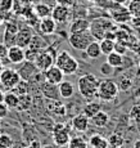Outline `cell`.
Segmentation results:
<instances>
[{
  "instance_id": "31",
  "label": "cell",
  "mask_w": 140,
  "mask_h": 148,
  "mask_svg": "<svg viewBox=\"0 0 140 148\" xmlns=\"http://www.w3.org/2000/svg\"><path fill=\"white\" fill-rule=\"evenodd\" d=\"M68 148H89V143L82 136H73L68 142Z\"/></svg>"
},
{
  "instance_id": "51",
  "label": "cell",
  "mask_w": 140,
  "mask_h": 148,
  "mask_svg": "<svg viewBox=\"0 0 140 148\" xmlns=\"http://www.w3.org/2000/svg\"><path fill=\"white\" fill-rule=\"evenodd\" d=\"M0 125H1V119H0Z\"/></svg>"
},
{
  "instance_id": "49",
  "label": "cell",
  "mask_w": 140,
  "mask_h": 148,
  "mask_svg": "<svg viewBox=\"0 0 140 148\" xmlns=\"http://www.w3.org/2000/svg\"><path fill=\"white\" fill-rule=\"evenodd\" d=\"M41 148H53L51 146H45V147H41Z\"/></svg>"
},
{
  "instance_id": "43",
  "label": "cell",
  "mask_w": 140,
  "mask_h": 148,
  "mask_svg": "<svg viewBox=\"0 0 140 148\" xmlns=\"http://www.w3.org/2000/svg\"><path fill=\"white\" fill-rule=\"evenodd\" d=\"M130 116L134 117V119H139L140 117V106H134L132 108H131Z\"/></svg>"
},
{
  "instance_id": "17",
  "label": "cell",
  "mask_w": 140,
  "mask_h": 148,
  "mask_svg": "<svg viewBox=\"0 0 140 148\" xmlns=\"http://www.w3.org/2000/svg\"><path fill=\"white\" fill-rule=\"evenodd\" d=\"M17 32H18V28H17V26L14 23L7 25V28H5V32H4V44L8 48L12 47V45H16Z\"/></svg>"
},
{
  "instance_id": "48",
  "label": "cell",
  "mask_w": 140,
  "mask_h": 148,
  "mask_svg": "<svg viewBox=\"0 0 140 148\" xmlns=\"http://www.w3.org/2000/svg\"><path fill=\"white\" fill-rule=\"evenodd\" d=\"M3 101H4V92L0 89V102H3Z\"/></svg>"
},
{
  "instance_id": "52",
  "label": "cell",
  "mask_w": 140,
  "mask_h": 148,
  "mask_svg": "<svg viewBox=\"0 0 140 148\" xmlns=\"http://www.w3.org/2000/svg\"><path fill=\"white\" fill-rule=\"evenodd\" d=\"M116 148H124V147H116Z\"/></svg>"
},
{
  "instance_id": "39",
  "label": "cell",
  "mask_w": 140,
  "mask_h": 148,
  "mask_svg": "<svg viewBox=\"0 0 140 148\" xmlns=\"http://www.w3.org/2000/svg\"><path fill=\"white\" fill-rule=\"evenodd\" d=\"M8 113H9V108L8 106L4 103V102H0V119H4L8 116Z\"/></svg>"
},
{
  "instance_id": "37",
  "label": "cell",
  "mask_w": 140,
  "mask_h": 148,
  "mask_svg": "<svg viewBox=\"0 0 140 148\" xmlns=\"http://www.w3.org/2000/svg\"><path fill=\"white\" fill-rule=\"evenodd\" d=\"M13 138L8 134H0V148H12Z\"/></svg>"
},
{
  "instance_id": "42",
  "label": "cell",
  "mask_w": 140,
  "mask_h": 148,
  "mask_svg": "<svg viewBox=\"0 0 140 148\" xmlns=\"http://www.w3.org/2000/svg\"><path fill=\"white\" fill-rule=\"evenodd\" d=\"M7 56H8V47L1 42L0 44V59H7Z\"/></svg>"
},
{
  "instance_id": "20",
  "label": "cell",
  "mask_w": 140,
  "mask_h": 148,
  "mask_svg": "<svg viewBox=\"0 0 140 148\" xmlns=\"http://www.w3.org/2000/svg\"><path fill=\"white\" fill-rule=\"evenodd\" d=\"M46 108L48 111L54 115L58 116H64L66 115V107L61 101H57V99H48L46 102Z\"/></svg>"
},
{
  "instance_id": "54",
  "label": "cell",
  "mask_w": 140,
  "mask_h": 148,
  "mask_svg": "<svg viewBox=\"0 0 140 148\" xmlns=\"http://www.w3.org/2000/svg\"><path fill=\"white\" fill-rule=\"evenodd\" d=\"M0 134H1V133H0Z\"/></svg>"
},
{
  "instance_id": "23",
  "label": "cell",
  "mask_w": 140,
  "mask_h": 148,
  "mask_svg": "<svg viewBox=\"0 0 140 148\" xmlns=\"http://www.w3.org/2000/svg\"><path fill=\"white\" fill-rule=\"evenodd\" d=\"M85 53H86V56L89 57L91 59H96L99 58V57L102 56V50H100V45H99V41L94 40L91 41L89 45H87V48L85 49Z\"/></svg>"
},
{
  "instance_id": "28",
  "label": "cell",
  "mask_w": 140,
  "mask_h": 148,
  "mask_svg": "<svg viewBox=\"0 0 140 148\" xmlns=\"http://www.w3.org/2000/svg\"><path fill=\"white\" fill-rule=\"evenodd\" d=\"M4 102L8 106V108H18L19 104V95H17L14 92H8L7 94H4Z\"/></svg>"
},
{
  "instance_id": "4",
  "label": "cell",
  "mask_w": 140,
  "mask_h": 148,
  "mask_svg": "<svg viewBox=\"0 0 140 148\" xmlns=\"http://www.w3.org/2000/svg\"><path fill=\"white\" fill-rule=\"evenodd\" d=\"M118 86H117V82L112 79L107 77L103 79V80H99V88H98V97L100 101L104 102H112L113 99L117 98L118 95Z\"/></svg>"
},
{
  "instance_id": "47",
  "label": "cell",
  "mask_w": 140,
  "mask_h": 148,
  "mask_svg": "<svg viewBox=\"0 0 140 148\" xmlns=\"http://www.w3.org/2000/svg\"><path fill=\"white\" fill-rule=\"evenodd\" d=\"M4 70V61L3 59H0V72Z\"/></svg>"
},
{
  "instance_id": "10",
  "label": "cell",
  "mask_w": 140,
  "mask_h": 148,
  "mask_svg": "<svg viewBox=\"0 0 140 148\" xmlns=\"http://www.w3.org/2000/svg\"><path fill=\"white\" fill-rule=\"evenodd\" d=\"M50 17L57 23H66L71 18V8L62 7V5H55L54 8H51Z\"/></svg>"
},
{
  "instance_id": "50",
  "label": "cell",
  "mask_w": 140,
  "mask_h": 148,
  "mask_svg": "<svg viewBox=\"0 0 140 148\" xmlns=\"http://www.w3.org/2000/svg\"><path fill=\"white\" fill-rule=\"evenodd\" d=\"M0 23H1V17H0Z\"/></svg>"
},
{
  "instance_id": "34",
  "label": "cell",
  "mask_w": 140,
  "mask_h": 148,
  "mask_svg": "<svg viewBox=\"0 0 140 148\" xmlns=\"http://www.w3.org/2000/svg\"><path fill=\"white\" fill-rule=\"evenodd\" d=\"M127 9L131 17H140V0H130Z\"/></svg>"
},
{
  "instance_id": "6",
  "label": "cell",
  "mask_w": 140,
  "mask_h": 148,
  "mask_svg": "<svg viewBox=\"0 0 140 148\" xmlns=\"http://www.w3.org/2000/svg\"><path fill=\"white\" fill-rule=\"evenodd\" d=\"M21 80L22 79H21V76H19L18 71L14 70V68L4 67V70L0 72V85H1L5 90L14 89V86Z\"/></svg>"
},
{
  "instance_id": "46",
  "label": "cell",
  "mask_w": 140,
  "mask_h": 148,
  "mask_svg": "<svg viewBox=\"0 0 140 148\" xmlns=\"http://www.w3.org/2000/svg\"><path fill=\"white\" fill-rule=\"evenodd\" d=\"M132 148H140V139H138V140L134 142V147Z\"/></svg>"
},
{
  "instance_id": "9",
  "label": "cell",
  "mask_w": 140,
  "mask_h": 148,
  "mask_svg": "<svg viewBox=\"0 0 140 148\" xmlns=\"http://www.w3.org/2000/svg\"><path fill=\"white\" fill-rule=\"evenodd\" d=\"M33 35H35L33 30H32V27H30V26H25L22 28H18V32H17V36H16V45L26 49V48L30 45V41Z\"/></svg>"
},
{
  "instance_id": "40",
  "label": "cell",
  "mask_w": 140,
  "mask_h": 148,
  "mask_svg": "<svg viewBox=\"0 0 140 148\" xmlns=\"http://www.w3.org/2000/svg\"><path fill=\"white\" fill-rule=\"evenodd\" d=\"M57 5H62V7L72 8L75 5V0H55Z\"/></svg>"
},
{
  "instance_id": "25",
  "label": "cell",
  "mask_w": 140,
  "mask_h": 148,
  "mask_svg": "<svg viewBox=\"0 0 140 148\" xmlns=\"http://www.w3.org/2000/svg\"><path fill=\"white\" fill-rule=\"evenodd\" d=\"M90 120L93 122V125H95L96 127H103L109 122V115H108L107 112H104V111H99V112L96 113L94 117H91Z\"/></svg>"
},
{
  "instance_id": "45",
  "label": "cell",
  "mask_w": 140,
  "mask_h": 148,
  "mask_svg": "<svg viewBox=\"0 0 140 148\" xmlns=\"http://www.w3.org/2000/svg\"><path fill=\"white\" fill-rule=\"evenodd\" d=\"M26 148H41V144H40V142H38V140H33V142H31L30 146Z\"/></svg>"
},
{
  "instance_id": "11",
  "label": "cell",
  "mask_w": 140,
  "mask_h": 148,
  "mask_svg": "<svg viewBox=\"0 0 140 148\" xmlns=\"http://www.w3.org/2000/svg\"><path fill=\"white\" fill-rule=\"evenodd\" d=\"M21 64H22V66L18 70V73H19V76H21L22 80H25V81L31 80V79L35 77L36 73L39 72L38 67H36V64L33 63V62L23 61Z\"/></svg>"
},
{
  "instance_id": "35",
  "label": "cell",
  "mask_w": 140,
  "mask_h": 148,
  "mask_svg": "<svg viewBox=\"0 0 140 148\" xmlns=\"http://www.w3.org/2000/svg\"><path fill=\"white\" fill-rule=\"evenodd\" d=\"M117 86H118L120 92H126V90H128L131 86H132V80L126 77V76H125V77L122 76V77L120 79V81L117 82Z\"/></svg>"
},
{
  "instance_id": "53",
  "label": "cell",
  "mask_w": 140,
  "mask_h": 148,
  "mask_svg": "<svg viewBox=\"0 0 140 148\" xmlns=\"http://www.w3.org/2000/svg\"><path fill=\"white\" fill-rule=\"evenodd\" d=\"M139 67H140V61H139Z\"/></svg>"
},
{
  "instance_id": "24",
  "label": "cell",
  "mask_w": 140,
  "mask_h": 148,
  "mask_svg": "<svg viewBox=\"0 0 140 148\" xmlns=\"http://www.w3.org/2000/svg\"><path fill=\"white\" fill-rule=\"evenodd\" d=\"M99 111H102L100 103H98V102H89V103L85 104L84 110H82V113H84L86 117L91 119V117H94Z\"/></svg>"
},
{
  "instance_id": "21",
  "label": "cell",
  "mask_w": 140,
  "mask_h": 148,
  "mask_svg": "<svg viewBox=\"0 0 140 148\" xmlns=\"http://www.w3.org/2000/svg\"><path fill=\"white\" fill-rule=\"evenodd\" d=\"M58 90H59V95L61 98L68 99L75 94V86L71 81H66L63 80L61 84H58Z\"/></svg>"
},
{
  "instance_id": "1",
  "label": "cell",
  "mask_w": 140,
  "mask_h": 148,
  "mask_svg": "<svg viewBox=\"0 0 140 148\" xmlns=\"http://www.w3.org/2000/svg\"><path fill=\"white\" fill-rule=\"evenodd\" d=\"M89 31L94 39L102 40V39H112L116 40V27H113V22L107 18H98L90 22Z\"/></svg>"
},
{
  "instance_id": "30",
  "label": "cell",
  "mask_w": 140,
  "mask_h": 148,
  "mask_svg": "<svg viewBox=\"0 0 140 148\" xmlns=\"http://www.w3.org/2000/svg\"><path fill=\"white\" fill-rule=\"evenodd\" d=\"M33 10H35V14L39 17L40 19L45 18V17H49L51 14V8L49 7V5H46V4H42V3L36 4L35 8H33Z\"/></svg>"
},
{
  "instance_id": "12",
  "label": "cell",
  "mask_w": 140,
  "mask_h": 148,
  "mask_svg": "<svg viewBox=\"0 0 140 148\" xmlns=\"http://www.w3.org/2000/svg\"><path fill=\"white\" fill-rule=\"evenodd\" d=\"M44 76H45V80L53 85H58L64 80V73L55 64L51 66L50 68H48L46 71H44Z\"/></svg>"
},
{
  "instance_id": "3",
  "label": "cell",
  "mask_w": 140,
  "mask_h": 148,
  "mask_svg": "<svg viewBox=\"0 0 140 148\" xmlns=\"http://www.w3.org/2000/svg\"><path fill=\"white\" fill-rule=\"evenodd\" d=\"M55 64L59 70L66 75H73L79 70V62L75 57H72L67 50H62L57 54L55 57Z\"/></svg>"
},
{
  "instance_id": "41",
  "label": "cell",
  "mask_w": 140,
  "mask_h": 148,
  "mask_svg": "<svg viewBox=\"0 0 140 148\" xmlns=\"http://www.w3.org/2000/svg\"><path fill=\"white\" fill-rule=\"evenodd\" d=\"M100 72L103 73V75H111V73L113 72V68L109 66V64L107 63V62H105L104 64H102V67H100Z\"/></svg>"
},
{
  "instance_id": "18",
  "label": "cell",
  "mask_w": 140,
  "mask_h": 148,
  "mask_svg": "<svg viewBox=\"0 0 140 148\" xmlns=\"http://www.w3.org/2000/svg\"><path fill=\"white\" fill-rule=\"evenodd\" d=\"M90 28V22L85 18H76L75 21H72V23L70 25V32L71 34H79V32H85L89 31Z\"/></svg>"
},
{
  "instance_id": "19",
  "label": "cell",
  "mask_w": 140,
  "mask_h": 148,
  "mask_svg": "<svg viewBox=\"0 0 140 148\" xmlns=\"http://www.w3.org/2000/svg\"><path fill=\"white\" fill-rule=\"evenodd\" d=\"M41 92L48 99H57V101H59V98H61L59 90H58V85L49 84L48 81L41 84Z\"/></svg>"
},
{
  "instance_id": "27",
  "label": "cell",
  "mask_w": 140,
  "mask_h": 148,
  "mask_svg": "<svg viewBox=\"0 0 140 148\" xmlns=\"http://www.w3.org/2000/svg\"><path fill=\"white\" fill-rule=\"evenodd\" d=\"M46 47H48L46 41H45L44 39H41V36L33 35L32 39H31V41H30V45H28L27 48H30V49H33V50H38V52H41V50L45 49Z\"/></svg>"
},
{
  "instance_id": "14",
  "label": "cell",
  "mask_w": 140,
  "mask_h": 148,
  "mask_svg": "<svg viewBox=\"0 0 140 148\" xmlns=\"http://www.w3.org/2000/svg\"><path fill=\"white\" fill-rule=\"evenodd\" d=\"M7 59L10 63L14 64H21L25 61V49L18 45H12L8 48V56Z\"/></svg>"
},
{
  "instance_id": "33",
  "label": "cell",
  "mask_w": 140,
  "mask_h": 148,
  "mask_svg": "<svg viewBox=\"0 0 140 148\" xmlns=\"http://www.w3.org/2000/svg\"><path fill=\"white\" fill-rule=\"evenodd\" d=\"M17 95H25L28 94V90H30V86H28V81L21 80L18 84L14 86V89H12Z\"/></svg>"
},
{
  "instance_id": "38",
  "label": "cell",
  "mask_w": 140,
  "mask_h": 148,
  "mask_svg": "<svg viewBox=\"0 0 140 148\" xmlns=\"http://www.w3.org/2000/svg\"><path fill=\"white\" fill-rule=\"evenodd\" d=\"M115 52L118 53V54H121V56H124V54L127 52V47L125 44H122V42L116 41V44H115Z\"/></svg>"
},
{
  "instance_id": "15",
  "label": "cell",
  "mask_w": 140,
  "mask_h": 148,
  "mask_svg": "<svg viewBox=\"0 0 140 148\" xmlns=\"http://www.w3.org/2000/svg\"><path fill=\"white\" fill-rule=\"evenodd\" d=\"M38 27H39V31L42 35H51V34L55 32L57 22L49 16V17H45V18L40 19Z\"/></svg>"
},
{
  "instance_id": "16",
  "label": "cell",
  "mask_w": 140,
  "mask_h": 148,
  "mask_svg": "<svg viewBox=\"0 0 140 148\" xmlns=\"http://www.w3.org/2000/svg\"><path fill=\"white\" fill-rule=\"evenodd\" d=\"M89 122H90V119L86 117L84 113H80V115L75 116L71 121V126L76 130V132H86L87 127H89Z\"/></svg>"
},
{
  "instance_id": "22",
  "label": "cell",
  "mask_w": 140,
  "mask_h": 148,
  "mask_svg": "<svg viewBox=\"0 0 140 148\" xmlns=\"http://www.w3.org/2000/svg\"><path fill=\"white\" fill-rule=\"evenodd\" d=\"M89 146L91 148H108V147H109V143H108V139L104 138L103 135L95 134V135H91L90 136Z\"/></svg>"
},
{
  "instance_id": "26",
  "label": "cell",
  "mask_w": 140,
  "mask_h": 148,
  "mask_svg": "<svg viewBox=\"0 0 140 148\" xmlns=\"http://www.w3.org/2000/svg\"><path fill=\"white\" fill-rule=\"evenodd\" d=\"M107 63L112 68H120L124 64V57L116 52H112L107 56Z\"/></svg>"
},
{
  "instance_id": "32",
  "label": "cell",
  "mask_w": 140,
  "mask_h": 148,
  "mask_svg": "<svg viewBox=\"0 0 140 148\" xmlns=\"http://www.w3.org/2000/svg\"><path fill=\"white\" fill-rule=\"evenodd\" d=\"M124 136L120 135L118 133H113L112 135L108 138V143H109V147L112 148H116V147H122L124 146Z\"/></svg>"
},
{
  "instance_id": "13",
  "label": "cell",
  "mask_w": 140,
  "mask_h": 148,
  "mask_svg": "<svg viewBox=\"0 0 140 148\" xmlns=\"http://www.w3.org/2000/svg\"><path fill=\"white\" fill-rule=\"evenodd\" d=\"M112 19L117 23H126V22H130L131 19V14L128 12L127 7H124V5H117L116 8H112Z\"/></svg>"
},
{
  "instance_id": "2",
  "label": "cell",
  "mask_w": 140,
  "mask_h": 148,
  "mask_svg": "<svg viewBox=\"0 0 140 148\" xmlns=\"http://www.w3.org/2000/svg\"><path fill=\"white\" fill-rule=\"evenodd\" d=\"M77 88L79 92L84 98L93 99L98 94V88H99V79L93 73H86V75L81 76L77 81Z\"/></svg>"
},
{
  "instance_id": "44",
  "label": "cell",
  "mask_w": 140,
  "mask_h": 148,
  "mask_svg": "<svg viewBox=\"0 0 140 148\" xmlns=\"http://www.w3.org/2000/svg\"><path fill=\"white\" fill-rule=\"evenodd\" d=\"M130 23L134 27L140 28V17H131V19H130Z\"/></svg>"
},
{
  "instance_id": "8",
  "label": "cell",
  "mask_w": 140,
  "mask_h": 148,
  "mask_svg": "<svg viewBox=\"0 0 140 148\" xmlns=\"http://www.w3.org/2000/svg\"><path fill=\"white\" fill-rule=\"evenodd\" d=\"M71 139L70 129L64 124H57L53 129V142L55 146L64 147L68 146V142Z\"/></svg>"
},
{
  "instance_id": "29",
  "label": "cell",
  "mask_w": 140,
  "mask_h": 148,
  "mask_svg": "<svg viewBox=\"0 0 140 148\" xmlns=\"http://www.w3.org/2000/svg\"><path fill=\"white\" fill-rule=\"evenodd\" d=\"M115 44H116V40H112V39H102L99 41L102 54L108 56V54H111L112 52H115Z\"/></svg>"
},
{
  "instance_id": "7",
  "label": "cell",
  "mask_w": 140,
  "mask_h": 148,
  "mask_svg": "<svg viewBox=\"0 0 140 148\" xmlns=\"http://www.w3.org/2000/svg\"><path fill=\"white\" fill-rule=\"evenodd\" d=\"M95 39L93 38L90 31H85V32H79V34H70L68 36V42L70 45L76 50H85L87 45Z\"/></svg>"
},
{
  "instance_id": "36",
  "label": "cell",
  "mask_w": 140,
  "mask_h": 148,
  "mask_svg": "<svg viewBox=\"0 0 140 148\" xmlns=\"http://www.w3.org/2000/svg\"><path fill=\"white\" fill-rule=\"evenodd\" d=\"M31 103H32V98L28 94L19 95V104H18L19 110H28L31 107Z\"/></svg>"
},
{
  "instance_id": "5",
  "label": "cell",
  "mask_w": 140,
  "mask_h": 148,
  "mask_svg": "<svg viewBox=\"0 0 140 148\" xmlns=\"http://www.w3.org/2000/svg\"><path fill=\"white\" fill-rule=\"evenodd\" d=\"M55 57H57V53H55V49L51 47H46L45 49H42L41 52L39 53L38 58L35 59L33 63L36 64L39 71H46L48 68H50L51 66H54L55 63Z\"/></svg>"
}]
</instances>
